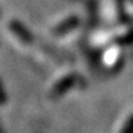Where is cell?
I'll use <instances>...</instances> for the list:
<instances>
[{
	"mask_svg": "<svg viewBox=\"0 0 133 133\" xmlns=\"http://www.w3.org/2000/svg\"><path fill=\"white\" fill-rule=\"evenodd\" d=\"M10 25H11V30H12V31H14V32L16 33L22 41H25V42H31V39H32L31 33H29V31L22 26V24L14 21V22H11Z\"/></svg>",
	"mask_w": 133,
	"mask_h": 133,
	"instance_id": "1",
	"label": "cell"
},
{
	"mask_svg": "<svg viewBox=\"0 0 133 133\" xmlns=\"http://www.w3.org/2000/svg\"><path fill=\"white\" fill-rule=\"evenodd\" d=\"M5 101V94L4 90H3V86H1V83H0V104H3Z\"/></svg>",
	"mask_w": 133,
	"mask_h": 133,
	"instance_id": "2",
	"label": "cell"
}]
</instances>
